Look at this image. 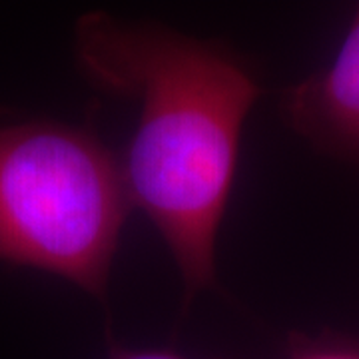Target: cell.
<instances>
[{
	"mask_svg": "<svg viewBox=\"0 0 359 359\" xmlns=\"http://www.w3.org/2000/svg\"><path fill=\"white\" fill-rule=\"evenodd\" d=\"M74 54L94 86L138 102L120 160L130 202L152 219L192 297L216 278L219 224L259 94L256 76L219 42L106 13L80 16Z\"/></svg>",
	"mask_w": 359,
	"mask_h": 359,
	"instance_id": "obj_1",
	"label": "cell"
},
{
	"mask_svg": "<svg viewBox=\"0 0 359 359\" xmlns=\"http://www.w3.org/2000/svg\"><path fill=\"white\" fill-rule=\"evenodd\" d=\"M130 208L122 162L88 128L0 124V264L102 297Z\"/></svg>",
	"mask_w": 359,
	"mask_h": 359,
	"instance_id": "obj_2",
	"label": "cell"
},
{
	"mask_svg": "<svg viewBox=\"0 0 359 359\" xmlns=\"http://www.w3.org/2000/svg\"><path fill=\"white\" fill-rule=\"evenodd\" d=\"M283 112L311 146L359 166V8L334 60L287 90Z\"/></svg>",
	"mask_w": 359,
	"mask_h": 359,
	"instance_id": "obj_3",
	"label": "cell"
},
{
	"mask_svg": "<svg viewBox=\"0 0 359 359\" xmlns=\"http://www.w3.org/2000/svg\"><path fill=\"white\" fill-rule=\"evenodd\" d=\"M285 359H359V337L339 334H292Z\"/></svg>",
	"mask_w": 359,
	"mask_h": 359,
	"instance_id": "obj_4",
	"label": "cell"
},
{
	"mask_svg": "<svg viewBox=\"0 0 359 359\" xmlns=\"http://www.w3.org/2000/svg\"><path fill=\"white\" fill-rule=\"evenodd\" d=\"M110 359H186L180 358L172 351H158V349H152V351H144V349H124V347H114L112 353H110Z\"/></svg>",
	"mask_w": 359,
	"mask_h": 359,
	"instance_id": "obj_5",
	"label": "cell"
}]
</instances>
